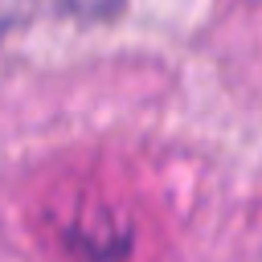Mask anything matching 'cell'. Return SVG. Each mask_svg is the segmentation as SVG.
Masks as SVG:
<instances>
[{"label": "cell", "instance_id": "obj_1", "mask_svg": "<svg viewBox=\"0 0 262 262\" xmlns=\"http://www.w3.org/2000/svg\"><path fill=\"white\" fill-rule=\"evenodd\" d=\"M131 237L135 233H127V221L119 217V209H106V205H90L78 217L61 221V250L86 262H119Z\"/></svg>", "mask_w": 262, "mask_h": 262}]
</instances>
